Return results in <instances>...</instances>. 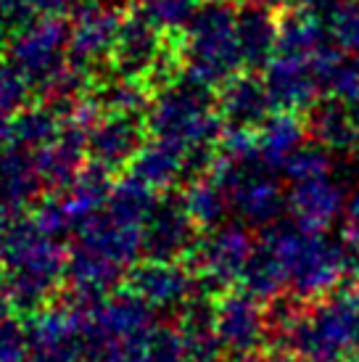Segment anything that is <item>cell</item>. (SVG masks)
<instances>
[{
	"instance_id": "obj_1",
	"label": "cell",
	"mask_w": 359,
	"mask_h": 362,
	"mask_svg": "<svg viewBox=\"0 0 359 362\" xmlns=\"http://www.w3.org/2000/svg\"><path fill=\"white\" fill-rule=\"evenodd\" d=\"M339 61L341 51L322 16L304 11L283 16L275 56L264 66V85L275 109L290 114L314 109L328 95V80Z\"/></svg>"
},
{
	"instance_id": "obj_2",
	"label": "cell",
	"mask_w": 359,
	"mask_h": 362,
	"mask_svg": "<svg viewBox=\"0 0 359 362\" xmlns=\"http://www.w3.org/2000/svg\"><path fill=\"white\" fill-rule=\"evenodd\" d=\"M6 59L13 64L32 93L50 106H66L85 95L90 74L69 59V24L59 16H37L21 24L6 42Z\"/></svg>"
},
{
	"instance_id": "obj_3",
	"label": "cell",
	"mask_w": 359,
	"mask_h": 362,
	"mask_svg": "<svg viewBox=\"0 0 359 362\" xmlns=\"http://www.w3.org/2000/svg\"><path fill=\"white\" fill-rule=\"evenodd\" d=\"M148 138L164 141L188 153L193 164L209 159V151L222 138V114L206 88L193 80H170L161 85L146 109Z\"/></svg>"
},
{
	"instance_id": "obj_4",
	"label": "cell",
	"mask_w": 359,
	"mask_h": 362,
	"mask_svg": "<svg viewBox=\"0 0 359 362\" xmlns=\"http://www.w3.org/2000/svg\"><path fill=\"white\" fill-rule=\"evenodd\" d=\"M177 59L185 77L201 88H225L230 80L246 71L240 51L238 8L230 3L201 6L190 27L180 35Z\"/></svg>"
},
{
	"instance_id": "obj_5",
	"label": "cell",
	"mask_w": 359,
	"mask_h": 362,
	"mask_svg": "<svg viewBox=\"0 0 359 362\" xmlns=\"http://www.w3.org/2000/svg\"><path fill=\"white\" fill-rule=\"evenodd\" d=\"M119 11L109 3L90 0L74 11V21L69 24V59L85 74H93L106 59L114 56L117 37L122 30Z\"/></svg>"
},
{
	"instance_id": "obj_6",
	"label": "cell",
	"mask_w": 359,
	"mask_h": 362,
	"mask_svg": "<svg viewBox=\"0 0 359 362\" xmlns=\"http://www.w3.org/2000/svg\"><path fill=\"white\" fill-rule=\"evenodd\" d=\"M146 143H148L146 119L132 114L103 111L88 130V156L100 170H119L138 159Z\"/></svg>"
},
{
	"instance_id": "obj_7",
	"label": "cell",
	"mask_w": 359,
	"mask_h": 362,
	"mask_svg": "<svg viewBox=\"0 0 359 362\" xmlns=\"http://www.w3.org/2000/svg\"><path fill=\"white\" fill-rule=\"evenodd\" d=\"M111 61H114L117 77L146 82V77L167 69V61H170L167 35H161L156 27H151L148 21L140 19L132 11L130 16H124V21H122Z\"/></svg>"
},
{
	"instance_id": "obj_8",
	"label": "cell",
	"mask_w": 359,
	"mask_h": 362,
	"mask_svg": "<svg viewBox=\"0 0 359 362\" xmlns=\"http://www.w3.org/2000/svg\"><path fill=\"white\" fill-rule=\"evenodd\" d=\"M217 106H220L222 122L228 124V130L249 132H257L278 111L264 85V77H257L251 71H243L225 88H220Z\"/></svg>"
},
{
	"instance_id": "obj_9",
	"label": "cell",
	"mask_w": 359,
	"mask_h": 362,
	"mask_svg": "<svg viewBox=\"0 0 359 362\" xmlns=\"http://www.w3.org/2000/svg\"><path fill=\"white\" fill-rule=\"evenodd\" d=\"M85 153H88V130L74 127L64 119V130L59 138L35 151L42 182L56 188H71V182L82 175Z\"/></svg>"
},
{
	"instance_id": "obj_10",
	"label": "cell",
	"mask_w": 359,
	"mask_h": 362,
	"mask_svg": "<svg viewBox=\"0 0 359 362\" xmlns=\"http://www.w3.org/2000/svg\"><path fill=\"white\" fill-rule=\"evenodd\" d=\"M254 135H257V153L269 170H278V167L286 170V164L307 146L304 124L290 111H275Z\"/></svg>"
},
{
	"instance_id": "obj_11",
	"label": "cell",
	"mask_w": 359,
	"mask_h": 362,
	"mask_svg": "<svg viewBox=\"0 0 359 362\" xmlns=\"http://www.w3.org/2000/svg\"><path fill=\"white\" fill-rule=\"evenodd\" d=\"M42 175L35 151L24 146H8L0 151V204L21 206L40 191Z\"/></svg>"
},
{
	"instance_id": "obj_12",
	"label": "cell",
	"mask_w": 359,
	"mask_h": 362,
	"mask_svg": "<svg viewBox=\"0 0 359 362\" xmlns=\"http://www.w3.org/2000/svg\"><path fill=\"white\" fill-rule=\"evenodd\" d=\"M190 164H193V159L188 153H182L170 143L151 138L130 167L132 177L153 191V188H170L172 182H177L188 172Z\"/></svg>"
},
{
	"instance_id": "obj_13",
	"label": "cell",
	"mask_w": 359,
	"mask_h": 362,
	"mask_svg": "<svg viewBox=\"0 0 359 362\" xmlns=\"http://www.w3.org/2000/svg\"><path fill=\"white\" fill-rule=\"evenodd\" d=\"M278 27L280 21L272 19V13L267 8H257V6L238 8V35L246 71L264 69L269 59L275 56Z\"/></svg>"
},
{
	"instance_id": "obj_14",
	"label": "cell",
	"mask_w": 359,
	"mask_h": 362,
	"mask_svg": "<svg viewBox=\"0 0 359 362\" xmlns=\"http://www.w3.org/2000/svg\"><path fill=\"white\" fill-rule=\"evenodd\" d=\"M310 130L322 148H336V151L359 148L357 124L349 117V111L330 95L310 109Z\"/></svg>"
},
{
	"instance_id": "obj_15",
	"label": "cell",
	"mask_w": 359,
	"mask_h": 362,
	"mask_svg": "<svg viewBox=\"0 0 359 362\" xmlns=\"http://www.w3.org/2000/svg\"><path fill=\"white\" fill-rule=\"evenodd\" d=\"M64 130V114L50 103L27 106L13 117V143L30 151H37L50 141H56Z\"/></svg>"
},
{
	"instance_id": "obj_16",
	"label": "cell",
	"mask_w": 359,
	"mask_h": 362,
	"mask_svg": "<svg viewBox=\"0 0 359 362\" xmlns=\"http://www.w3.org/2000/svg\"><path fill=\"white\" fill-rule=\"evenodd\" d=\"M199 0H138L135 13L161 35H182L199 13Z\"/></svg>"
},
{
	"instance_id": "obj_17",
	"label": "cell",
	"mask_w": 359,
	"mask_h": 362,
	"mask_svg": "<svg viewBox=\"0 0 359 362\" xmlns=\"http://www.w3.org/2000/svg\"><path fill=\"white\" fill-rule=\"evenodd\" d=\"M98 103L103 111L109 114H132L140 117L146 114L151 103V95L146 90L143 80H130V77H117L114 82H109L98 95Z\"/></svg>"
},
{
	"instance_id": "obj_18",
	"label": "cell",
	"mask_w": 359,
	"mask_h": 362,
	"mask_svg": "<svg viewBox=\"0 0 359 362\" xmlns=\"http://www.w3.org/2000/svg\"><path fill=\"white\" fill-rule=\"evenodd\" d=\"M328 30L343 56L359 59V0H339L328 11Z\"/></svg>"
},
{
	"instance_id": "obj_19",
	"label": "cell",
	"mask_w": 359,
	"mask_h": 362,
	"mask_svg": "<svg viewBox=\"0 0 359 362\" xmlns=\"http://www.w3.org/2000/svg\"><path fill=\"white\" fill-rule=\"evenodd\" d=\"M328 95L349 111V117L359 130V59L341 56L328 80Z\"/></svg>"
},
{
	"instance_id": "obj_20",
	"label": "cell",
	"mask_w": 359,
	"mask_h": 362,
	"mask_svg": "<svg viewBox=\"0 0 359 362\" xmlns=\"http://www.w3.org/2000/svg\"><path fill=\"white\" fill-rule=\"evenodd\" d=\"M185 206H188V214H193V217H199L204 222L217 220L222 209H225V188L217 182V177L196 180L188 188Z\"/></svg>"
},
{
	"instance_id": "obj_21",
	"label": "cell",
	"mask_w": 359,
	"mask_h": 362,
	"mask_svg": "<svg viewBox=\"0 0 359 362\" xmlns=\"http://www.w3.org/2000/svg\"><path fill=\"white\" fill-rule=\"evenodd\" d=\"M30 93V85L13 69V64L6 56H0V111L8 117H16L19 111L27 109Z\"/></svg>"
},
{
	"instance_id": "obj_22",
	"label": "cell",
	"mask_w": 359,
	"mask_h": 362,
	"mask_svg": "<svg viewBox=\"0 0 359 362\" xmlns=\"http://www.w3.org/2000/svg\"><path fill=\"white\" fill-rule=\"evenodd\" d=\"M0 8L6 13L8 24H27L37 19V3L35 0H0Z\"/></svg>"
},
{
	"instance_id": "obj_23",
	"label": "cell",
	"mask_w": 359,
	"mask_h": 362,
	"mask_svg": "<svg viewBox=\"0 0 359 362\" xmlns=\"http://www.w3.org/2000/svg\"><path fill=\"white\" fill-rule=\"evenodd\" d=\"M35 3H37V16H59V19H64L69 11L80 8L77 0H35Z\"/></svg>"
},
{
	"instance_id": "obj_24",
	"label": "cell",
	"mask_w": 359,
	"mask_h": 362,
	"mask_svg": "<svg viewBox=\"0 0 359 362\" xmlns=\"http://www.w3.org/2000/svg\"><path fill=\"white\" fill-rule=\"evenodd\" d=\"M293 11H304V13H322V11L333 8V0H290Z\"/></svg>"
},
{
	"instance_id": "obj_25",
	"label": "cell",
	"mask_w": 359,
	"mask_h": 362,
	"mask_svg": "<svg viewBox=\"0 0 359 362\" xmlns=\"http://www.w3.org/2000/svg\"><path fill=\"white\" fill-rule=\"evenodd\" d=\"M8 143H13V117L0 111V151L8 148Z\"/></svg>"
},
{
	"instance_id": "obj_26",
	"label": "cell",
	"mask_w": 359,
	"mask_h": 362,
	"mask_svg": "<svg viewBox=\"0 0 359 362\" xmlns=\"http://www.w3.org/2000/svg\"><path fill=\"white\" fill-rule=\"evenodd\" d=\"M249 6H257V8H278V6H283V3H290V0H246Z\"/></svg>"
},
{
	"instance_id": "obj_27",
	"label": "cell",
	"mask_w": 359,
	"mask_h": 362,
	"mask_svg": "<svg viewBox=\"0 0 359 362\" xmlns=\"http://www.w3.org/2000/svg\"><path fill=\"white\" fill-rule=\"evenodd\" d=\"M351 220H354V225L359 228V193H357V199H354V204H351Z\"/></svg>"
},
{
	"instance_id": "obj_28",
	"label": "cell",
	"mask_w": 359,
	"mask_h": 362,
	"mask_svg": "<svg viewBox=\"0 0 359 362\" xmlns=\"http://www.w3.org/2000/svg\"><path fill=\"white\" fill-rule=\"evenodd\" d=\"M206 3H225V0H206Z\"/></svg>"
}]
</instances>
